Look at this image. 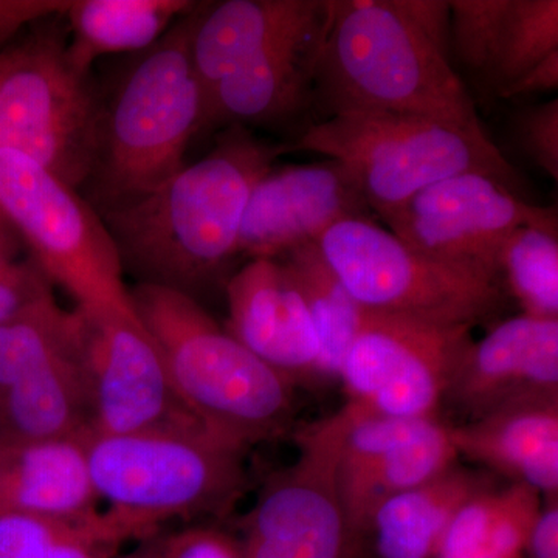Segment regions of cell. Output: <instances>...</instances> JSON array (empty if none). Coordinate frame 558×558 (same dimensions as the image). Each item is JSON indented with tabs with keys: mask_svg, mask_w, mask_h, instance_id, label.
Listing matches in <instances>:
<instances>
[{
	"mask_svg": "<svg viewBox=\"0 0 558 558\" xmlns=\"http://www.w3.org/2000/svg\"><path fill=\"white\" fill-rule=\"evenodd\" d=\"M288 154L242 126H230L204 159L185 165L126 207L101 213L121 269L137 284L197 293L216 281L238 253L252 191Z\"/></svg>",
	"mask_w": 558,
	"mask_h": 558,
	"instance_id": "obj_1",
	"label": "cell"
},
{
	"mask_svg": "<svg viewBox=\"0 0 558 558\" xmlns=\"http://www.w3.org/2000/svg\"><path fill=\"white\" fill-rule=\"evenodd\" d=\"M197 7L149 49L135 53L102 89L97 156L84 199L98 213L134 204L185 167L191 138L205 128V92L191 60Z\"/></svg>",
	"mask_w": 558,
	"mask_h": 558,
	"instance_id": "obj_2",
	"label": "cell"
},
{
	"mask_svg": "<svg viewBox=\"0 0 558 558\" xmlns=\"http://www.w3.org/2000/svg\"><path fill=\"white\" fill-rule=\"evenodd\" d=\"M312 100L329 117L402 113L486 134L449 58L396 10L392 0L333 2Z\"/></svg>",
	"mask_w": 558,
	"mask_h": 558,
	"instance_id": "obj_3",
	"label": "cell"
},
{
	"mask_svg": "<svg viewBox=\"0 0 558 558\" xmlns=\"http://www.w3.org/2000/svg\"><path fill=\"white\" fill-rule=\"evenodd\" d=\"M132 310L159 344L175 395L202 428L245 451L288 432L293 387L222 328L199 300L135 284Z\"/></svg>",
	"mask_w": 558,
	"mask_h": 558,
	"instance_id": "obj_4",
	"label": "cell"
},
{
	"mask_svg": "<svg viewBox=\"0 0 558 558\" xmlns=\"http://www.w3.org/2000/svg\"><path fill=\"white\" fill-rule=\"evenodd\" d=\"M84 442L102 515L124 542L156 537L171 520L226 513L244 488V451L199 425L86 433Z\"/></svg>",
	"mask_w": 558,
	"mask_h": 558,
	"instance_id": "obj_5",
	"label": "cell"
},
{
	"mask_svg": "<svg viewBox=\"0 0 558 558\" xmlns=\"http://www.w3.org/2000/svg\"><path fill=\"white\" fill-rule=\"evenodd\" d=\"M288 153H317L343 165L369 209L381 219L422 190L464 172L501 180L510 190L515 170L486 134L442 121L387 112H347L311 126Z\"/></svg>",
	"mask_w": 558,
	"mask_h": 558,
	"instance_id": "obj_6",
	"label": "cell"
},
{
	"mask_svg": "<svg viewBox=\"0 0 558 558\" xmlns=\"http://www.w3.org/2000/svg\"><path fill=\"white\" fill-rule=\"evenodd\" d=\"M101 84L76 69L61 14L0 53V150L28 157L83 190L97 156Z\"/></svg>",
	"mask_w": 558,
	"mask_h": 558,
	"instance_id": "obj_7",
	"label": "cell"
},
{
	"mask_svg": "<svg viewBox=\"0 0 558 558\" xmlns=\"http://www.w3.org/2000/svg\"><path fill=\"white\" fill-rule=\"evenodd\" d=\"M360 306L472 329L498 314V281L417 252L369 218L341 220L317 242Z\"/></svg>",
	"mask_w": 558,
	"mask_h": 558,
	"instance_id": "obj_8",
	"label": "cell"
},
{
	"mask_svg": "<svg viewBox=\"0 0 558 558\" xmlns=\"http://www.w3.org/2000/svg\"><path fill=\"white\" fill-rule=\"evenodd\" d=\"M0 211L76 306H131L116 244L78 190L28 157L0 150Z\"/></svg>",
	"mask_w": 558,
	"mask_h": 558,
	"instance_id": "obj_9",
	"label": "cell"
},
{
	"mask_svg": "<svg viewBox=\"0 0 558 558\" xmlns=\"http://www.w3.org/2000/svg\"><path fill=\"white\" fill-rule=\"evenodd\" d=\"M340 440L336 414L301 429L299 458L270 476L241 521L242 558L363 556L340 497Z\"/></svg>",
	"mask_w": 558,
	"mask_h": 558,
	"instance_id": "obj_10",
	"label": "cell"
},
{
	"mask_svg": "<svg viewBox=\"0 0 558 558\" xmlns=\"http://www.w3.org/2000/svg\"><path fill=\"white\" fill-rule=\"evenodd\" d=\"M89 429L123 435L199 425L172 387L159 344L131 306H75ZM201 427V425H199Z\"/></svg>",
	"mask_w": 558,
	"mask_h": 558,
	"instance_id": "obj_11",
	"label": "cell"
},
{
	"mask_svg": "<svg viewBox=\"0 0 558 558\" xmlns=\"http://www.w3.org/2000/svg\"><path fill=\"white\" fill-rule=\"evenodd\" d=\"M472 341L470 328L366 311L340 371L344 407L373 416L438 417Z\"/></svg>",
	"mask_w": 558,
	"mask_h": 558,
	"instance_id": "obj_12",
	"label": "cell"
},
{
	"mask_svg": "<svg viewBox=\"0 0 558 558\" xmlns=\"http://www.w3.org/2000/svg\"><path fill=\"white\" fill-rule=\"evenodd\" d=\"M389 231L429 258L499 279V256L523 227L557 229L556 208L521 201L501 180L451 175L422 190L385 219Z\"/></svg>",
	"mask_w": 558,
	"mask_h": 558,
	"instance_id": "obj_13",
	"label": "cell"
},
{
	"mask_svg": "<svg viewBox=\"0 0 558 558\" xmlns=\"http://www.w3.org/2000/svg\"><path fill=\"white\" fill-rule=\"evenodd\" d=\"M369 211L357 182L337 160L271 168L250 196L238 253L278 259L315 244L341 220L368 218Z\"/></svg>",
	"mask_w": 558,
	"mask_h": 558,
	"instance_id": "obj_14",
	"label": "cell"
},
{
	"mask_svg": "<svg viewBox=\"0 0 558 558\" xmlns=\"http://www.w3.org/2000/svg\"><path fill=\"white\" fill-rule=\"evenodd\" d=\"M444 402L465 422L512 407L558 402V319L521 314L472 341Z\"/></svg>",
	"mask_w": 558,
	"mask_h": 558,
	"instance_id": "obj_15",
	"label": "cell"
},
{
	"mask_svg": "<svg viewBox=\"0 0 558 558\" xmlns=\"http://www.w3.org/2000/svg\"><path fill=\"white\" fill-rule=\"evenodd\" d=\"M227 330L295 387H318L319 343L281 259H250L227 282Z\"/></svg>",
	"mask_w": 558,
	"mask_h": 558,
	"instance_id": "obj_16",
	"label": "cell"
},
{
	"mask_svg": "<svg viewBox=\"0 0 558 558\" xmlns=\"http://www.w3.org/2000/svg\"><path fill=\"white\" fill-rule=\"evenodd\" d=\"M330 17L332 9L328 16L278 40L220 80L207 97L205 128L275 123L306 108Z\"/></svg>",
	"mask_w": 558,
	"mask_h": 558,
	"instance_id": "obj_17",
	"label": "cell"
},
{
	"mask_svg": "<svg viewBox=\"0 0 558 558\" xmlns=\"http://www.w3.org/2000/svg\"><path fill=\"white\" fill-rule=\"evenodd\" d=\"M325 0H227L199 3L191 33V60L205 101L213 87L278 40L328 16ZM207 108V105H205Z\"/></svg>",
	"mask_w": 558,
	"mask_h": 558,
	"instance_id": "obj_18",
	"label": "cell"
},
{
	"mask_svg": "<svg viewBox=\"0 0 558 558\" xmlns=\"http://www.w3.org/2000/svg\"><path fill=\"white\" fill-rule=\"evenodd\" d=\"M84 436L22 439L0 435V513L84 520L101 512Z\"/></svg>",
	"mask_w": 558,
	"mask_h": 558,
	"instance_id": "obj_19",
	"label": "cell"
},
{
	"mask_svg": "<svg viewBox=\"0 0 558 558\" xmlns=\"http://www.w3.org/2000/svg\"><path fill=\"white\" fill-rule=\"evenodd\" d=\"M458 454L499 475L557 497L558 402L529 403L450 425Z\"/></svg>",
	"mask_w": 558,
	"mask_h": 558,
	"instance_id": "obj_20",
	"label": "cell"
},
{
	"mask_svg": "<svg viewBox=\"0 0 558 558\" xmlns=\"http://www.w3.org/2000/svg\"><path fill=\"white\" fill-rule=\"evenodd\" d=\"M488 483L453 465L424 486L403 492L374 510L365 531L374 558H435L458 509Z\"/></svg>",
	"mask_w": 558,
	"mask_h": 558,
	"instance_id": "obj_21",
	"label": "cell"
},
{
	"mask_svg": "<svg viewBox=\"0 0 558 558\" xmlns=\"http://www.w3.org/2000/svg\"><path fill=\"white\" fill-rule=\"evenodd\" d=\"M196 5L189 0H75L62 13L70 61L92 72L110 54L149 49Z\"/></svg>",
	"mask_w": 558,
	"mask_h": 558,
	"instance_id": "obj_22",
	"label": "cell"
},
{
	"mask_svg": "<svg viewBox=\"0 0 558 558\" xmlns=\"http://www.w3.org/2000/svg\"><path fill=\"white\" fill-rule=\"evenodd\" d=\"M87 429L89 414L75 328V341L68 351L0 392V435L58 439L83 436Z\"/></svg>",
	"mask_w": 558,
	"mask_h": 558,
	"instance_id": "obj_23",
	"label": "cell"
},
{
	"mask_svg": "<svg viewBox=\"0 0 558 558\" xmlns=\"http://www.w3.org/2000/svg\"><path fill=\"white\" fill-rule=\"evenodd\" d=\"M450 425L439 421L425 435L362 468L337 472L341 502L355 537H365L374 510L381 502L424 486L458 464Z\"/></svg>",
	"mask_w": 558,
	"mask_h": 558,
	"instance_id": "obj_24",
	"label": "cell"
},
{
	"mask_svg": "<svg viewBox=\"0 0 558 558\" xmlns=\"http://www.w3.org/2000/svg\"><path fill=\"white\" fill-rule=\"evenodd\" d=\"M542 498L523 484L483 488L454 513L435 558H526Z\"/></svg>",
	"mask_w": 558,
	"mask_h": 558,
	"instance_id": "obj_25",
	"label": "cell"
},
{
	"mask_svg": "<svg viewBox=\"0 0 558 558\" xmlns=\"http://www.w3.org/2000/svg\"><path fill=\"white\" fill-rule=\"evenodd\" d=\"M314 323L319 343L318 387L339 381L341 366L354 343L366 310L330 269L317 242L281 256Z\"/></svg>",
	"mask_w": 558,
	"mask_h": 558,
	"instance_id": "obj_26",
	"label": "cell"
},
{
	"mask_svg": "<svg viewBox=\"0 0 558 558\" xmlns=\"http://www.w3.org/2000/svg\"><path fill=\"white\" fill-rule=\"evenodd\" d=\"M124 543L102 512L84 520L0 513V558H112Z\"/></svg>",
	"mask_w": 558,
	"mask_h": 558,
	"instance_id": "obj_27",
	"label": "cell"
},
{
	"mask_svg": "<svg viewBox=\"0 0 558 558\" xmlns=\"http://www.w3.org/2000/svg\"><path fill=\"white\" fill-rule=\"evenodd\" d=\"M73 341V312L62 310L53 290L0 323V392L68 351Z\"/></svg>",
	"mask_w": 558,
	"mask_h": 558,
	"instance_id": "obj_28",
	"label": "cell"
},
{
	"mask_svg": "<svg viewBox=\"0 0 558 558\" xmlns=\"http://www.w3.org/2000/svg\"><path fill=\"white\" fill-rule=\"evenodd\" d=\"M499 277H505L524 315L558 319L557 229L517 230L499 256Z\"/></svg>",
	"mask_w": 558,
	"mask_h": 558,
	"instance_id": "obj_29",
	"label": "cell"
},
{
	"mask_svg": "<svg viewBox=\"0 0 558 558\" xmlns=\"http://www.w3.org/2000/svg\"><path fill=\"white\" fill-rule=\"evenodd\" d=\"M557 50V0H512L488 78L498 92Z\"/></svg>",
	"mask_w": 558,
	"mask_h": 558,
	"instance_id": "obj_30",
	"label": "cell"
},
{
	"mask_svg": "<svg viewBox=\"0 0 558 558\" xmlns=\"http://www.w3.org/2000/svg\"><path fill=\"white\" fill-rule=\"evenodd\" d=\"M451 47L468 68L488 76L512 0H453Z\"/></svg>",
	"mask_w": 558,
	"mask_h": 558,
	"instance_id": "obj_31",
	"label": "cell"
},
{
	"mask_svg": "<svg viewBox=\"0 0 558 558\" xmlns=\"http://www.w3.org/2000/svg\"><path fill=\"white\" fill-rule=\"evenodd\" d=\"M24 241L0 211V323L51 292L36 260L21 255Z\"/></svg>",
	"mask_w": 558,
	"mask_h": 558,
	"instance_id": "obj_32",
	"label": "cell"
},
{
	"mask_svg": "<svg viewBox=\"0 0 558 558\" xmlns=\"http://www.w3.org/2000/svg\"><path fill=\"white\" fill-rule=\"evenodd\" d=\"M521 148L550 179H558V100L526 110L517 126Z\"/></svg>",
	"mask_w": 558,
	"mask_h": 558,
	"instance_id": "obj_33",
	"label": "cell"
},
{
	"mask_svg": "<svg viewBox=\"0 0 558 558\" xmlns=\"http://www.w3.org/2000/svg\"><path fill=\"white\" fill-rule=\"evenodd\" d=\"M392 5L409 20L436 50L449 58L451 50V7L444 0H392Z\"/></svg>",
	"mask_w": 558,
	"mask_h": 558,
	"instance_id": "obj_34",
	"label": "cell"
},
{
	"mask_svg": "<svg viewBox=\"0 0 558 558\" xmlns=\"http://www.w3.org/2000/svg\"><path fill=\"white\" fill-rule=\"evenodd\" d=\"M167 558H242L236 537L215 527L170 534Z\"/></svg>",
	"mask_w": 558,
	"mask_h": 558,
	"instance_id": "obj_35",
	"label": "cell"
},
{
	"mask_svg": "<svg viewBox=\"0 0 558 558\" xmlns=\"http://www.w3.org/2000/svg\"><path fill=\"white\" fill-rule=\"evenodd\" d=\"M69 2L57 0H0V53L24 28L36 22L64 13Z\"/></svg>",
	"mask_w": 558,
	"mask_h": 558,
	"instance_id": "obj_36",
	"label": "cell"
},
{
	"mask_svg": "<svg viewBox=\"0 0 558 558\" xmlns=\"http://www.w3.org/2000/svg\"><path fill=\"white\" fill-rule=\"evenodd\" d=\"M526 557L558 558L557 497L546 498V505H542L529 535Z\"/></svg>",
	"mask_w": 558,
	"mask_h": 558,
	"instance_id": "obj_37",
	"label": "cell"
},
{
	"mask_svg": "<svg viewBox=\"0 0 558 558\" xmlns=\"http://www.w3.org/2000/svg\"><path fill=\"white\" fill-rule=\"evenodd\" d=\"M558 86V50L539 61L535 68L529 70L519 80L499 89L501 98L524 97V95L542 94V92L556 90Z\"/></svg>",
	"mask_w": 558,
	"mask_h": 558,
	"instance_id": "obj_38",
	"label": "cell"
},
{
	"mask_svg": "<svg viewBox=\"0 0 558 558\" xmlns=\"http://www.w3.org/2000/svg\"><path fill=\"white\" fill-rule=\"evenodd\" d=\"M168 542H170V535L159 534L156 537L142 539L134 549L128 553L121 550L112 558H167Z\"/></svg>",
	"mask_w": 558,
	"mask_h": 558,
	"instance_id": "obj_39",
	"label": "cell"
},
{
	"mask_svg": "<svg viewBox=\"0 0 558 558\" xmlns=\"http://www.w3.org/2000/svg\"><path fill=\"white\" fill-rule=\"evenodd\" d=\"M360 558H365V556H362V557H360Z\"/></svg>",
	"mask_w": 558,
	"mask_h": 558,
	"instance_id": "obj_40",
	"label": "cell"
}]
</instances>
